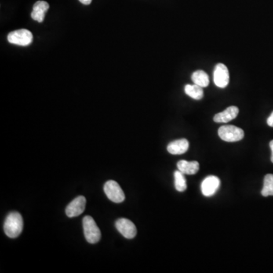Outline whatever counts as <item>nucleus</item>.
Listing matches in <instances>:
<instances>
[{
	"instance_id": "obj_1",
	"label": "nucleus",
	"mask_w": 273,
	"mask_h": 273,
	"mask_svg": "<svg viewBox=\"0 0 273 273\" xmlns=\"http://www.w3.org/2000/svg\"><path fill=\"white\" fill-rule=\"evenodd\" d=\"M23 230V219L17 212L9 213L4 223V231L7 236L11 238H17Z\"/></svg>"
},
{
	"instance_id": "obj_2",
	"label": "nucleus",
	"mask_w": 273,
	"mask_h": 273,
	"mask_svg": "<svg viewBox=\"0 0 273 273\" xmlns=\"http://www.w3.org/2000/svg\"><path fill=\"white\" fill-rule=\"evenodd\" d=\"M83 227L85 238L91 244H96L101 238V232L94 219L90 216H86L83 219Z\"/></svg>"
},
{
	"instance_id": "obj_3",
	"label": "nucleus",
	"mask_w": 273,
	"mask_h": 273,
	"mask_svg": "<svg viewBox=\"0 0 273 273\" xmlns=\"http://www.w3.org/2000/svg\"><path fill=\"white\" fill-rule=\"evenodd\" d=\"M218 135L224 141L237 142L244 138L245 132L241 128L234 125H223L219 128Z\"/></svg>"
},
{
	"instance_id": "obj_4",
	"label": "nucleus",
	"mask_w": 273,
	"mask_h": 273,
	"mask_svg": "<svg viewBox=\"0 0 273 273\" xmlns=\"http://www.w3.org/2000/svg\"><path fill=\"white\" fill-rule=\"evenodd\" d=\"M104 192L109 199L113 202L119 204L125 199L124 191L119 184L115 181L110 180L106 182L104 185Z\"/></svg>"
},
{
	"instance_id": "obj_5",
	"label": "nucleus",
	"mask_w": 273,
	"mask_h": 273,
	"mask_svg": "<svg viewBox=\"0 0 273 273\" xmlns=\"http://www.w3.org/2000/svg\"><path fill=\"white\" fill-rule=\"evenodd\" d=\"M8 41L15 45L26 46L32 43L33 35L28 30L21 29L9 33L8 35Z\"/></svg>"
},
{
	"instance_id": "obj_6",
	"label": "nucleus",
	"mask_w": 273,
	"mask_h": 273,
	"mask_svg": "<svg viewBox=\"0 0 273 273\" xmlns=\"http://www.w3.org/2000/svg\"><path fill=\"white\" fill-rule=\"evenodd\" d=\"M215 85L219 88H225L229 84V71L226 65L219 63L215 67L213 73Z\"/></svg>"
},
{
	"instance_id": "obj_7",
	"label": "nucleus",
	"mask_w": 273,
	"mask_h": 273,
	"mask_svg": "<svg viewBox=\"0 0 273 273\" xmlns=\"http://www.w3.org/2000/svg\"><path fill=\"white\" fill-rule=\"evenodd\" d=\"M86 206V199L84 196H79L73 200L66 207V212L68 217L72 218L82 214Z\"/></svg>"
},
{
	"instance_id": "obj_8",
	"label": "nucleus",
	"mask_w": 273,
	"mask_h": 273,
	"mask_svg": "<svg viewBox=\"0 0 273 273\" xmlns=\"http://www.w3.org/2000/svg\"><path fill=\"white\" fill-rule=\"evenodd\" d=\"M117 230L121 233L125 238L132 239L136 234V228L130 220L127 219H119L115 223Z\"/></svg>"
},
{
	"instance_id": "obj_9",
	"label": "nucleus",
	"mask_w": 273,
	"mask_h": 273,
	"mask_svg": "<svg viewBox=\"0 0 273 273\" xmlns=\"http://www.w3.org/2000/svg\"><path fill=\"white\" fill-rule=\"evenodd\" d=\"M220 186V180L214 176L206 177L201 184V191L205 197H212L216 194Z\"/></svg>"
},
{
	"instance_id": "obj_10",
	"label": "nucleus",
	"mask_w": 273,
	"mask_h": 273,
	"mask_svg": "<svg viewBox=\"0 0 273 273\" xmlns=\"http://www.w3.org/2000/svg\"><path fill=\"white\" fill-rule=\"evenodd\" d=\"M238 113H239V109L237 106H229L224 111L216 114L213 120L217 123H227L228 121H231V120L236 118Z\"/></svg>"
},
{
	"instance_id": "obj_11",
	"label": "nucleus",
	"mask_w": 273,
	"mask_h": 273,
	"mask_svg": "<svg viewBox=\"0 0 273 273\" xmlns=\"http://www.w3.org/2000/svg\"><path fill=\"white\" fill-rule=\"evenodd\" d=\"M189 142L187 139H179V140H174L169 143L167 147V150L169 154L172 155H182L185 154L188 150Z\"/></svg>"
},
{
	"instance_id": "obj_12",
	"label": "nucleus",
	"mask_w": 273,
	"mask_h": 273,
	"mask_svg": "<svg viewBox=\"0 0 273 273\" xmlns=\"http://www.w3.org/2000/svg\"><path fill=\"white\" fill-rule=\"evenodd\" d=\"M49 5L45 1H37L33 7V12L31 13V18L37 22H44L46 13L49 9Z\"/></svg>"
},
{
	"instance_id": "obj_13",
	"label": "nucleus",
	"mask_w": 273,
	"mask_h": 273,
	"mask_svg": "<svg viewBox=\"0 0 273 273\" xmlns=\"http://www.w3.org/2000/svg\"><path fill=\"white\" fill-rule=\"evenodd\" d=\"M177 167L184 175H195L199 171L200 164L197 161L180 160L177 163Z\"/></svg>"
},
{
	"instance_id": "obj_14",
	"label": "nucleus",
	"mask_w": 273,
	"mask_h": 273,
	"mask_svg": "<svg viewBox=\"0 0 273 273\" xmlns=\"http://www.w3.org/2000/svg\"><path fill=\"white\" fill-rule=\"evenodd\" d=\"M191 79L195 85L201 87V88H206L209 84V78L208 74L202 70H197L194 71L191 76Z\"/></svg>"
},
{
	"instance_id": "obj_15",
	"label": "nucleus",
	"mask_w": 273,
	"mask_h": 273,
	"mask_svg": "<svg viewBox=\"0 0 273 273\" xmlns=\"http://www.w3.org/2000/svg\"><path fill=\"white\" fill-rule=\"evenodd\" d=\"M184 92L187 96L194 100H200L204 97V90L201 87L195 85H187L184 87Z\"/></svg>"
},
{
	"instance_id": "obj_16",
	"label": "nucleus",
	"mask_w": 273,
	"mask_h": 273,
	"mask_svg": "<svg viewBox=\"0 0 273 273\" xmlns=\"http://www.w3.org/2000/svg\"><path fill=\"white\" fill-rule=\"evenodd\" d=\"M175 176V187L179 192H183L187 189V181L184 177V174L180 171H176L174 173Z\"/></svg>"
},
{
	"instance_id": "obj_17",
	"label": "nucleus",
	"mask_w": 273,
	"mask_h": 273,
	"mask_svg": "<svg viewBox=\"0 0 273 273\" xmlns=\"http://www.w3.org/2000/svg\"><path fill=\"white\" fill-rule=\"evenodd\" d=\"M262 195L263 197H269L273 196V175L268 174L265 176L264 182H263V187L261 191Z\"/></svg>"
},
{
	"instance_id": "obj_18",
	"label": "nucleus",
	"mask_w": 273,
	"mask_h": 273,
	"mask_svg": "<svg viewBox=\"0 0 273 273\" xmlns=\"http://www.w3.org/2000/svg\"><path fill=\"white\" fill-rule=\"evenodd\" d=\"M267 124H268L269 126L273 127V112L271 113V115H270L268 119H267Z\"/></svg>"
},
{
	"instance_id": "obj_19",
	"label": "nucleus",
	"mask_w": 273,
	"mask_h": 273,
	"mask_svg": "<svg viewBox=\"0 0 273 273\" xmlns=\"http://www.w3.org/2000/svg\"><path fill=\"white\" fill-rule=\"evenodd\" d=\"M79 1L84 5H90L92 2V0H79Z\"/></svg>"
},
{
	"instance_id": "obj_20",
	"label": "nucleus",
	"mask_w": 273,
	"mask_h": 273,
	"mask_svg": "<svg viewBox=\"0 0 273 273\" xmlns=\"http://www.w3.org/2000/svg\"><path fill=\"white\" fill-rule=\"evenodd\" d=\"M270 147L271 148L272 150V157H271V161L273 163V140H271L270 143Z\"/></svg>"
}]
</instances>
